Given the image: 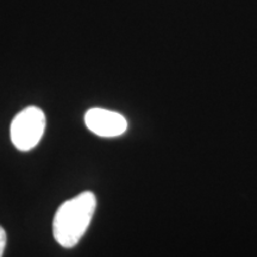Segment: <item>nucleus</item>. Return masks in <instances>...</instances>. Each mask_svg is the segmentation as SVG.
I'll use <instances>...</instances> for the list:
<instances>
[{
  "mask_svg": "<svg viewBox=\"0 0 257 257\" xmlns=\"http://www.w3.org/2000/svg\"><path fill=\"white\" fill-rule=\"evenodd\" d=\"M96 207L92 192H83L63 202L56 211L53 221L54 238L63 248H73L91 224Z\"/></svg>",
  "mask_w": 257,
  "mask_h": 257,
  "instance_id": "obj_1",
  "label": "nucleus"
},
{
  "mask_svg": "<svg viewBox=\"0 0 257 257\" xmlns=\"http://www.w3.org/2000/svg\"><path fill=\"white\" fill-rule=\"evenodd\" d=\"M46 128V115L41 108L29 106L16 115L11 123V141L21 152L34 149L41 141Z\"/></svg>",
  "mask_w": 257,
  "mask_h": 257,
  "instance_id": "obj_2",
  "label": "nucleus"
},
{
  "mask_svg": "<svg viewBox=\"0 0 257 257\" xmlns=\"http://www.w3.org/2000/svg\"><path fill=\"white\" fill-rule=\"evenodd\" d=\"M85 123L93 134L101 137H117L127 128V121L117 112L91 108L85 114Z\"/></svg>",
  "mask_w": 257,
  "mask_h": 257,
  "instance_id": "obj_3",
  "label": "nucleus"
},
{
  "mask_svg": "<svg viewBox=\"0 0 257 257\" xmlns=\"http://www.w3.org/2000/svg\"><path fill=\"white\" fill-rule=\"evenodd\" d=\"M5 245H6V232L0 226V257H3V253H4L5 250Z\"/></svg>",
  "mask_w": 257,
  "mask_h": 257,
  "instance_id": "obj_4",
  "label": "nucleus"
}]
</instances>
